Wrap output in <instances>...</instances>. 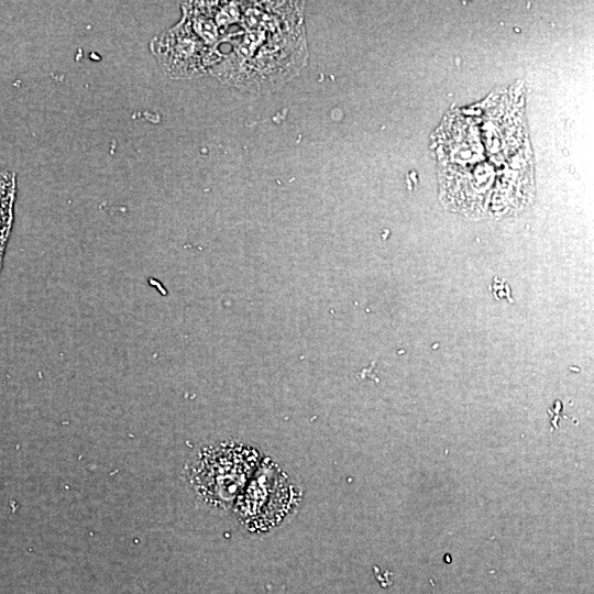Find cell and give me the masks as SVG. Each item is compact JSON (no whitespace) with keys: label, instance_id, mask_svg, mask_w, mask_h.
Here are the masks:
<instances>
[{"label":"cell","instance_id":"7a4b0ae2","mask_svg":"<svg viewBox=\"0 0 594 594\" xmlns=\"http://www.w3.org/2000/svg\"><path fill=\"white\" fill-rule=\"evenodd\" d=\"M239 519L252 531L282 522L298 503L297 488L280 468L266 459L237 497Z\"/></svg>","mask_w":594,"mask_h":594},{"label":"cell","instance_id":"6da1fadb","mask_svg":"<svg viewBox=\"0 0 594 594\" xmlns=\"http://www.w3.org/2000/svg\"><path fill=\"white\" fill-rule=\"evenodd\" d=\"M493 111L462 114V124L448 122L447 160L441 173L448 197L460 209L474 212L517 207L530 183V154L520 120L502 119Z\"/></svg>","mask_w":594,"mask_h":594},{"label":"cell","instance_id":"3957f363","mask_svg":"<svg viewBox=\"0 0 594 594\" xmlns=\"http://www.w3.org/2000/svg\"><path fill=\"white\" fill-rule=\"evenodd\" d=\"M257 464V452L250 447L224 444L209 449L196 462L195 486L207 501L229 504L242 492Z\"/></svg>","mask_w":594,"mask_h":594}]
</instances>
